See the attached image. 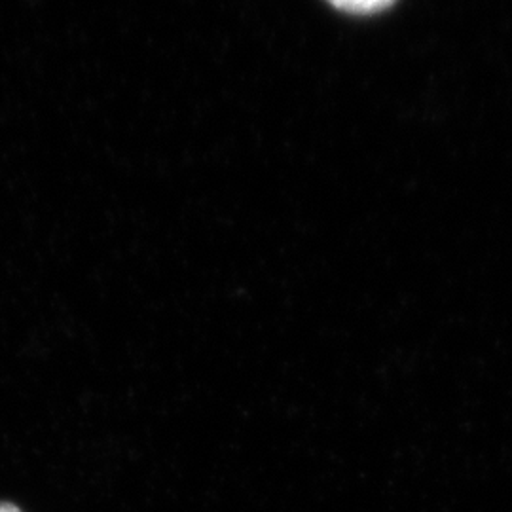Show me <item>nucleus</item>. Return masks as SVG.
<instances>
[{"instance_id": "nucleus-1", "label": "nucleus", "mask_w": 512, "mask_h": 512, "mask_svg": "<svg viewBox=\"0 0 512 512\" xmlns=\"http://www.w3.org/2000/svg\"><path fill=\"white\" fill-rule=\"evenodd\" d=\"M330 4L348 14H376L389 8L395 0H329Z\"/></svg>"}, {"instance_id": "nucleus-2", "label": "nucleus", "mask_w": 512, "mask_h": 512, "mask_svg": "<svg viewBox=\"0 0 512 512\" xmlns=\"http://www.w3.org/2000/svg\"><path fill=\"white\" fill-rule=\"evenodd\" d=\"M0 512H21L16 505L12 503H0Z\"/></svg>"}]
</instances>
